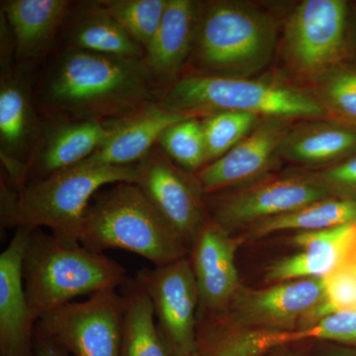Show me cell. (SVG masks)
<instances>
[{
	"label": "cell",
	"instance_id": "15",
	"mask_svg": "<svg viewBox=\"0 0 356 356\" xmlns=\"http://www.w3.org/2000/svg\"><path fill=\"white\" fill-rule=\"evenodd\" d=\"M191 248L189 261L197 284L199 306L206 314L224 313L241 288L235 259L236 241L209 221Z\"/></svg>",
	"mask_w": 356,
	"mask_h": 356
},
{
	"label": "cell",
	"instance_id": "32",
	"mask_svg": "<svg viewBox=\"0 0 356 356\" xmlns=\"http://www.w3.org/2000/svg\"><path fill=\"white\" fill-rule=\"evenodd\" d=\"M318 179L331 189L334 196L356 201V153L327 168Z\"/></svg>",
	"mask_w": 356,
	"mask_h": 356
},
{
	"label": "cell",
	"instance_id": "2",
	"mask_svg": "<svg viewBox=\"0 0 356 356\" xmlns=\"http://www.w3.org/2000/svg\"><path fill=\"white\" fill-rule=\"evenodd\" d=\"M137 165L114 166L86 159L13 192L1 179V225L50 229L69 245L81 243L83 218L102 187L137 182Z\"/></svg>",
	"mask_w": 356,
	"mask_h": 356
},
{
	"label": "cell",
	"instance_id": "28",
	"mask_svg": "<svg viewBox=\"0 0 356 356\" xmlns=\"http://www.w3.org/2000/svg\"><path fill=\"white\" fill-rule=\"evenodd\" d=\"M168 0H103L100 4L144 50L158 31Z\"/></svg>",
	"mask_w": 356,
	"mask_h": 356
},
{
	"label": "cell",
	"instance_id": "11",
	"mask_svg": "<svg viewBox=\"0 0 356 356\" xmlns=\"http://www.w3.org/2000/svg\"><path fill=\"white\" fill-rule=\"evenodd\" d=\"M332 197L331 189L318 178L278 180L220 199L215 204L211 222L231 233Z\"/></svg>",
	"mask_w": 356,
	"mask_h": 356
},
{
	"label": "cell",
	"instance_id": "13",
	"mask_svg": "<svg viewBox=\"0 0 356 356\" xmlns=\"http://www.w3.org/2000/svg\"><path fill=\"white\" fill-rule=\"evenodd\" d=\"M1 64L0 81V154L11 184L22 188L26 182V168L40 129L33 105L29 83L20 72Z\"/></svg>",
	"mask_w": 356,
	"mask_h": 356
},
{
	"label": "cell",
	"instance_id": "29",
	"mask_svg": "<svg viewBox=\"0 0 356 356\" xmlns=\"http://www.w3.org/2000/svg\"><path fill=\"white\" fill-rule=\"evenodd\" d=\"M259 116L245 112L224 111L204 117V138L209 163L231 151L254 130ZM208 163V165H209Z\"/></svg>",
	"mask_w": 356,
	"mask_h": 356
},
{
	"label": "cell",
	"instance_id": "33",
	"mask_svg": "<svg viewBox=\"0 0 356 356\" xmlns=\"http://www.w3.org/2000/svg\"><path fill=\"white\" fill-rule=\"evenodd\" d=\"M34 356H69L55 343L35 331Z\"/></svg>",
	"mask_w": 356,
	"mask_h": 356
},
{
	"label": "cell",
	"instance_id": "23",
	"mask_svg": "<svg viewBox=\"0 0 356 356\" xmlns=\"http://www.w3.org/2000/svg\"><path fill=\"white\" fill-rule=\"evenodd\" d=\"M74 18L70 47L129 58H145V50L112 17L99 1L84 3Z\"/></svg>",
	"mask_w": 356,
	"mask_h": 356
},
{
	"label": "cell",
	"instance_id": "25",
	"mask_svg": "<svg viewBox=\"0 0 356 356\" xmlns=\"http://www.w3.org/2000/svg\"><path fill=\"white\" fill-rule=\"evenodd\" d=\"M280 151L296 163H329L356 153V131L341 126H311L285 137Z\"/></svg>",
	"mask_w": 356,
	"mask_h": 356
},
{
	"label": "cell",
	"instance_id": "34",
	"mask_svg": "<svg viewBox=\"0 0 356 356\" xmlns=\"http://www.w3.org/2000/svg\"><path fill=\"white\" fill-rule=\"evenodd\" d=\"M316 356H356V344L327 343L318 348Z\"/></svg>",
	"mask_w": 356,
	"mask_h": 356
},
{
	"label": "cell",
	"instance_id": "35",
	"mask_svg": "<svg viewBox=\"0 0 356 356\" xmlns=\"http://www.w3.org/2000/svg\"><path fill=\"white\" fill-rule=\"evenodd\" d=\"M341 264L350 266L356 270V225L353 227V232H351L350 241H348L346 254L343 255Z\"/></svg>",
	"mask_w": 356,
	"mask_h": 356
},
{
	"label": "cell",
	"instance_id": "14",
	"mask_svg": "<svg viewBox=\"0 0 356 356\" xmlns=\"http://www.w3.org/2000/svg\"><path fill=\"white\" fill-rule=\"evenodd\" d=\"M30 228L16 229L0 254V356H34L37 321L26 295L23 259Z\"/></svg>",
	"mask_w": 356,
	"mask_h": 356
},
{
	"label": "cell",
	"instance_id": "8",
	"mask_svg": "<svg viewBox=\"0 0 356 356\" xmlns=\"http://www.w3.org/2000/svg\"><path fill=\"white\" fill-rule=\"evenodd\" d=\"M325 299V278L277 283L261 290H242L224 313L211 314L234 329H306Z\"/></svg>",
	"mask_w": 356,
	"mask_h": 356
},
{
	"label": "cell",
	"instance_id": "5",
	"mask_svg": "<svg viewBox=\"0 0 356 356\" xmlns=\"http://www.w3.org/2000/svg\"><path fill=\"white\" fill-rule=\"evenodd\" d=\"M158 103L184 117L224 111L273 118H308L324 114L317 100L296 89L215 72L177 79L159 96Z\"/></svg>",
	"mask_w": 356,
	"mask_h": 356
},
{
	"label": "cell",
	"instance_id": "17",
	"mask_svg": "<svg viewBox=\"0 0 356 356\" xmlns=\"http://www.w3.org/2000/svg\"><path fill=\"white\" fill-rule=\"evenodd\" d=\"M186 117L168 111L158 102L108 121L110 134L90 161L114 166L137 165L158 145L161 134Z\"/></svg>",
	"mask_w": 356,
	"mask_h": 356
},
{
	"label": "cell",
	"instance_id": "10",
	"mask_svg": "<svg viewBox=\"0 0 356 356\" xmlns=\"http://www.w3.org/2000/svg\"><path fill=\"white\" fill-rule=\"evenodd\" d=\"M136 184L146 194L187 248L205 225L202 195L196 177L156 147L137 165Z\"/></svg>",
	"mask_w": 356,
	"mask_h": 356
},
{
	"label": "cell",
	"instance_id": "4",
	"mask_svg": "<svg viewBox=\"0 0 356 356\" xmlns=\"http://www.w3.org/2000/svg\"><path fill=\"white\" fill-rule=\"evenodd\" d=\"M26 295L37 321L76 297L117 289L129 280L119 262L103 252L69 245L33 229L23 259Z\"/></svg>",
	"mask_w": 356,
	"mask_h": 356
},
{
	"label": "cell",
	"instance_id": "27",
	"mask_svg": "<svg viewBox=\"0 0 356 356\" xmlns=\"http://www.w3.org/2000/svg\"><path fill=\"white\" fill-rule=\"evenodd\" d=\"M158 146L184 172L196 175L209 163L202 122L195 117L170 126L161 134Z\"/></svg>",
	"mask_w": 356,
	"mask_h": 356
},
{
	"label": "cell",
	"instance_id": "12",
	"mask_svg": "<svg viewBox=\"0 0 356 356\" xmlns=\"http://www.w3.org/2000/svg\"><path fill=\"white\" fill-rule=\"evenodd\" d=\"M343 0H305L287 25V50L294 64L315 72L334 63L343 50L346 22Z\"/></svg>",
	"mask_w": 356,
	"mask_h": 356
},
{
	"label": "cell",
	"instance_id": "24",
	"mask_svg": "<svg viewBox=\"0 0 356 356\" xmlns=\"http://www.w3.org/2000/svg\"><path fill=\"white\" fill-rule=\"evenodd\" d=\"M121 356H172L159 331L151 300L135 277L122 285Z\"/></svg>",
	"mask_w": 356,
	"mask_h": 356
},
{
	"label": "cell",
	"instance_id": "20",
	"mask_svg": "<svg viewBox=\"0 0 356 356\" xmlns=\"http://www.w3.org/2000/svg\"><path fill=\"white\" fill-rule=\"evenodd\" d=\"M355 225L321 231L299 232L292 243L299 252L281 257L267 268L268 282L325 278L339 266Z\"/></svg>",
	"mask_w": 356,
	"mask_h": 356
},
{
	"label": "cell",
	"instance_id": "6",
	"mask_svg": "<svg viewBox=\"0 0 356 356\" xmlns=\"http://www.w3.org/2000/svg\"><path fill=\"white\" fill-rule=\"evenodd\" d=\"M275 33L257 10L232 2H214L199 10L196 55L215 74L250 72L271 57Z\"/></svg>",
	"mask_w": 356,
	"mask_h": 356
},
{
	"label": "cell",
	"instance_id": "31",
	"mask_svg": "<svg viewBox=\"0 0 356 356\" xmlns=\"http://www.w3.org/2000/svg\"><path fill=\"white\" fill-rule=\"evenodd\" d=\"M324 93L337 113L356 122V72H337L325 83Z\"/></svg>",
	"mask_w": 356,
	"mask_h": 356
},
{
	"label": "cell",
	"instance_id": "30",
	"mask_svg": "<svg viewBox=\"0 0 356 356\" xmlns=\"http://www.w3.org/2000/svg\"><path fill=\"white\" fill-rule=\"evenodd\" d=\"M325 299L316 314V321L339 311H356V270L341 264L325 277Z\"/></svg>",
	"mask_w": 356,
	"mask_h": 356
},
{
	"label": "cell",
	"instance_id": "16",
	"mask_svg": "<svg viewBox=\"0 0 356 356\" xmlns=\"http://www.w3.org/2000/svg\"><path fill=\"white\" fill-rule=\"evenodd\" d=\"M110 134L108 121L53 120L43 129L26 168V184L83 163L102 146Z\"/></svg>",
	"mask_w": 356,
	"mask_h": 356
},
{
	"label": "cell",
	"instance_id": "21",
	"mask_svg": "<svg viewBox=\"0 0 356 356\" xmlns=\"http://www.w3.org/2000/svg\"><path fill=\"white\" fill-rule=\"evenodd\" d=\"M67 0H8L2 15L13 35L18 58L37 60L48 50L69 13Z\"/></svg>",
	"mask_w": 356,
	"mask_h": 356
},
{
	"label": "cell",
	"instance_id": "18",
	"mask_svg": "<svg viewBox=\"0 0 356 356\" xmlns=\"http://www.w3.org/2000/svg\"><path fill=\"white\" fill-rule=\"evenodd\" d=\"M284 138L281 124L275 121L262 124L228 153L196 173L204 194L259 177L270 165Z\"/></svg>",
	"mask_w": 356,
	"mask_h": 356
},
{
	"label": "cell",
	"instance_id": "26",
	"mask_svg": "<svg viewBox=\"0 0 356 356\" xmlns=\"http://www.w3.org/2000/svg\"><path fill=\"white\" fill-rule=\"evenodd\" d=\"M356 225V201L350 199L329 198L311 204L281 216L270 218L252 225L248 235L261 238L281 231H321Z\"/></svg>",
	"mask_w": 356,
	"mask_h": 356
},
{
	"label": "cell",
	"instance_id": "7",
	"mask_svg": "<svg viewBox=\"0 0 356 356\" xmlns=\"http://www.w3.org/2000/svg\"><path fill=\"white\" fill-rule=\"evenodd\" d=\"M124 300L116 289L47 312L36 332L74 356H121Z\"/></svg>",
	"mask_w": 356,
	"mask_h": 356
},
{
	"label": "cell",
	"instance_id": "9",
	"mask_svg": "<svg viewBox=\"0 0 356 356\" xmlns=\"http://www.w3.org/2000/svg\"><path fill=\"white\" fill-rule=\"evenodd\" d=\"M153 305L159 331L172 356L197 353L199 294L186 257L163 266L144 268L135 276Z\"/></svg>",
	"mask_w": 356,
	"mask_h": 356
},
{
	"label": "cell",
	"instance_id": "19",
	"mask_svg": "<svg viewBox=\"0 0 356 356\" xmlns=\"http://www.w3.org/2000/svg\"><path fill=\"white\" fill-rule=\"evenodd\" d=\"M199 10L198 4L191 0L166 1L158 31L145 50V63L154 83L177 81L195 43Z\"/></svg>",
	"mask_w": 356,
	"mask_h": 356
},
{
	"label": "cell",
	"instance_id": "3",
	"mask_svg": "<svg viewBox=\"0 0 356 356\" xmlns=\"http://www.w3.org/2000/svg\"><path fill=\"white\" fill-rule=\"evenodd\" d=\"M81 243L96 252L118 248L163 266L185 257L186 245L136 184L98 191L83 218Z\"/></svg>",
	"mask_w": 356,
	"mask_h": 356
},
{
	"label": "cell",
	"instance_id": "1",
	"mask_svg": "<svg viewBox=\"0 0 356 356\" xmlns=\"http://www.w3.org/2000/svg\"><path fill=\"white\" fill-rule=\"evenodd\" d=\"M42 93L51 120L111 121L158 102L145 58L70 46L49 72Z\"/></svg>",
	"mask_w": 356,
	"mask_h": 356
},
{
	"label": "cell",
	"instance_id": "36",
	"mask_svg": "<svg viewBox=\"0 0 356 356\" xmlns=\"http://www.w3.org/2000/svg\"><path fill=\"white\" fill-rule=\"evenodd\" d=\"M283 350V348H281ZM275 351L273 355L268 356H304L301 353H297V351H282L280 353V350Z\"/></svg>",
	"mask_w": 356,
	"mask_h": 356
},
{
	"label": "cell",
	"instance_id": "37",
	"mask_svg": "<svg viewBox=\"0 0 356 356\" xmlns=\"http://www.w3.org/2000/svg\"><path fill=\"white\" fill-rule=\"evenodd\" d=\"M189 356H200V355H199L198 353H194V355H189Z\"/></svg>",
	"mask_w": 356,
	"mask_h": 356
},
{
	"label": "cell",
	"instance_id": "22",
	"mask_svg": "<svg viewBox=\"0 0 356 356\" xmlns=\"http://www.w3.org/2000/svg\"><path fill=\"white\" fill-rule=\"evenodd\" d=\"M205 324L197 322L196 348L200 356H268L281 348L310 339L308 330L234 329L214 315L206 314Z\"/></svg>",
	"mask_w": 356,
	"mask_h": 356
}]
</instances>
